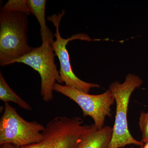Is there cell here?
I'll return each instance as SVG.
<instances>
[{
    "instance_id": "obj_1",
    "label": "cell",
    "mask_w": 148,
    "mask_h": 148,
    "mask_svg": "<svg viewBox=\"0 0 148 148\" xmlns=\"http://www.w3.org/2000/svg\"><path fill=\"white\" fill-rule=\"evenodd\" d=\"M19 12L0 13V65L14 61L30 52L33 47L28 44V18Z\"/></svg>"
},
{
    "instance_id": "obj_2",
    "label": "cell",
    "mask_w": 148,
    "mask_h": 148,
    "mask_svg": "<svg viewBox=\"0 0 148 148\" xmlns=\"http://www.w3.org/2000/svg\"><path fill=\"white\" fill-rule=\"evenodd\" d=\"M141 78L135 74L127 75L123 82H114L109 89L112 92L116 104L115 118L110 143L108 148H122L128 145L143 147L144 144L136 140L130 132L127 112L130 99L132 92L143 84Z\"/></svg>"
},
{
    "instance_id": "obj_3",
    "label": "cell",
    "mask_w": 148,
    "mask_h": 148,
    "mask_svg": "<svg viewBox=\"0 0 148 148\" xmlns=\"http://www.w3.org/2000/svg\"><path fill=\"white\" fill-rule=\"evenodd\" d=\"M83 123L79 117H55L47 124L40 142L20 148H74L91 128Z\"/></svg>"
},
{
    "instance_id": "obj_4",
    "label": "cell",
    "mask_w": 148,
    "mask_h": 148,
    "mask_svg": "<svg viewBox=\"0 0 148 148\" xmlns=\"http://www.w3.org/2000/svg\"><path fill=\"white\" fill-rule=\"evenodd\" d=\"M45 127L36 121H28L16 109L5 103L0 120V145L12 144L20 147L40 142Z\"/></svg>"
},
{
    "instance_id": "obj_5",
    "label": "cell",
    "mask_w": 148,
    "mask_h": 148,
    "mask_svg": "<svg viewBox=\"0 0 148 148\" xmlns=\"http://www.w3.org/2000/svg\"><path fill=\"white\" fill-rule=\"evenodd\" d=\"M55 55L51 45L42 43L14 62L29 66L38 73L41 78V95L46 102L53 100V86L56 82L62 84L55 63Z\"/></svg>"
},
{
    "instance_id": "obj_6",
    "label": "cell",
    "mask_w": 148,
    "mask_h": 148,
    "mask_svg": "<svg viewBox=\"0 0 148 148\" xmlns=\"http://www.w3.org/2000/svg\"><path fill=\"white\" fill-rule=\"evenodd\" d=\"M53 90L75 102L82 110L84 116H90L98 129L104 127L107 116H112L111 107L115 101L110 89L98 95H91L75 88L56 83Z\"/></svg>"
},
{
    "instance_id": "obj_7",
    "label": "cell",
    "mask_w": 148,
    "mask_h": 148,
    "mask_svg": "<svg viewBox=\"0 0 148 148\" xmlns=\"http://www.w3.org/2000/svg\"><path fill=\"white\" fill-rule=\"evenodd\" d=\"M65 10H63L61 13L58 14H54L48 17L47 20L52 22L56 28L54 36L56 40L51 45L55 55L58 57L60 63V77L62 84L65 83V85L75 88L86 93H89L90 89L93 88H99L100 86L97 84L91 83L84 81L75 75L70 62L69 51L67 49L66 45L71 41L75 40H81L88 41H93L88 35L79 34L72 36L71 38L65 39L61 36L59 32V25L61 18L64 16Z\"/></svg>"
},
{
    "instance_id": "obj_8",
    "label": "cell",
    "mask_w": 148,
    "mask_h": 148,
    "mask_svg": "<svg viewBox=\"0 0 148 148\" xmlns=\"http://www.w3.org/2000/svg\"><path fill=\"white\" fill-rule=\"evenodd\" d=\"M113 127L104 126L98 129L94 124L74 148H108L110 143Z\"/></svg>"
},
{
    "instance_id": "obj_9",
    "label": "cell",
    "mask_w": 148,
    "mask_h": 148,
    "mask_svg": "<svg viewBox=\"0 0 148 148\" xmlns=\"http://www.w3.org/2000/svg\"><path fill=\"white\" fill-rule=\"evenodd\" d=\"M46 0H27V5L30 12L36 16L40 24L42 43L51 45L54 41V36L46 23Z\"/></svg>"
},
{
    "instance_id": "obj_10",
    "label": "cell",
    "mask_w": 148,
    "mask_h": 148,
    "mask_svg": "<svg viewBox=\"0 0 148 148\" xmlns=\"http://www.w3.org/2000/svg\"><path fill=\"white\" fill-rule=\"evenodd\" d=\"M0 100L4 102H13L21 108L32 111V108L29 104L20 98L10 87L2 74L0 73Z\"/></svg>"
},
{
    "instance_id": "obj_11",
    "label": "cell",
    "mask_w": 148,
    "mask_h": 148,
    "mask_svg": "<svg viewBox=\"0 0 148 148\" xmlns=\"http://www.w3.org/2000/svg\"><path fill=\"white\" fill-rule=\"evenodd\" d=\"M5 12H19L30 15L31 12L27 4V0H9L1 8Z\"/></svg>"
},
{
    "instance_id": "obj_12",
    "label": "cell",
    "mask_w": 148,
    "mask_h": 148,
    "mask_svg": "<svg viewBox=\"0 0 148 148\" xmlns=\"http://www.w3.org/2000/svg\"><path fill=\"white\" fill-rule=\"evenodd\" d=\"M139 127L142 134L141 142L144 144L148 142V112H142L139 122Z\"/></svg>"
},
{
    "instance_id": "obj_13",
    "label": "cell",
    "mask_w": 148,
    "mask_h": 148,
    "mask_svg": "<svg viewBox=\"0 0 148 148\" xmlns=\"http://www.w3.org/2000/svg\"><path fill=\"white\" fill-rule=\"evenodd\" d=\"M0 148H20V147L12 144H4L0 145Z\"/></svg>"
},
{
    "instance_id": "obj_14",
    "label": "cell",
    "mask_w": 148,
    "mask_h": 148,
    "mask_svg": "<svg viewBox=\"0 0 148 148\" xmlns=\"http://www.w3.org/2000/svg\"><path fill=\"white\" fill-rule=\"evenodd\" d=\"M143 148H148V142L144 144V145L143 147Z\"/></svg>"
},
{
    "instance_id": "obj_15",
    "label": "cell",
    "mask_w": 148,
    "mask_h": 148,
    "mask_svg": "<svg viewBox=\"0 0 148 148\" xmlns=\"http://www.w3.org/2000/svg\"></svg>"
}]
</instances>
